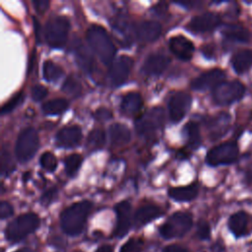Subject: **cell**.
Masks as SVG:
<instances>
[{
  "label": "cell",
  "mask_w": 252,
  "mask_h": 252,
  "mask_svg": "<svg viewBox=\"0 0 252 252\" xmlns=\"http://www.w3.org/2000/svg\"><path fill=\"white\" fill-rule=\"evenodd\" d=\"M92 207L93 204L87 200L74 203L67 207L60 215L62 230L71 236L80 234L85 226Z\"/></svg>",
  "instance_id": "1"
},
{
  "label": "cell",
  "mask_w": 252,
  "mask_h": 252,
  "mask_svg": "<svg viewBox=\"0 0 252 252\" xmlns=\"http://www.w3.org/2000/svg\"><path fill=\"white\" fill-rule=\"evenodd\" d=\"M86 35L90 47L99 60L105 65L111 63L116 52V47L106 30L99 25H92L87 30Z\"/></svg>",
  "instance_id": "2"
},
{
  "label": "cell",
  "mask_w": 252,
  "mask_h": 252,
  "mask_svg": "<svg viewBox=\"0 0 252 252\" xmlns=\"http://www.w3.org/2000/svg\"><path fill=\"white\" fill-rule=\"evenodd\" d=\"M39 225V219L34 213L20 215L5 228V237L9 241L18 242L32 233Z\"/></svg>",
  "instance_id": "3"
},
{
  "label": "cell",
  "mask_w": 252,
  "mask_h": 252,
  "mask_svg": "<svg viewBox=\"0 0 252 252\" xmlns=\"http://www.w3.org/2000/svg\"><path fill=\"white\" fill-rule=\"evenodd\" d=\"M70 30L69 20L64 16L50 18L44 28V36L47 44L52 48H61L65 45Z\"/></svg>",
  "instance_id": "4"
},
{
  "label": "cell",
  "mask_w": 252,
  "mask_h": 252,
  "mask_svg": "<svg viewBox=\"0 0 252 252\" xmlns=\"http://www.w3.org/2000/svg\"><path fill=\"white\" fill-rule=\"evenodd\" d=\"M193 223L192 215L186 212H176L159 226V234L166 238L182 237L191 228Z\"/></svg>",
  "instance_id": "5"
},
{
  "label": "cell",
  "mask_w": 252,
  "mask_h": 252,
  "mask_svg": "<svg viewBox=\"0 0 252 252\" xmlns=\"http://www.w3.org/2000/svg\"><path fill=\"white\" fill-rule=\"evenodd\" d=\"M39 146L37 132L28 127L24 129L18 136L15 146V155L19 161L25 162L30 160L36 153Z\"/></svg>",
  "instance_id": "6"
},
{
  "label": "cell",
  "mask_w": 252,
  "mask_h": 252,
  "mask_svg": "<svg viewBox=\"0 0 252 252\" xmlns=\"http://www.w3.org/2000/svg\"><path fill=\"white\" fill-rule=\"evenodd\" d=\"M244 92L243 84L238 81L222 82L213 90V100L219 105L231 104L240 99Z\"/></svg>",
  "instance_id": "7"
},
{
  "label": "cell",
  "mask_w": 252,
  "mask_h": 252,
  "mask_svg": "<svg viewBox=\"0 0 252 252\" xmlns=\"http://www.w3.org/2000/svg\"><path fill=\"white\" fill-rule=\"evenodd\" d=\"M237 145L234 142H226L212 148L206 156V161L212 166L230 164L237 159Z\"/></svg>",
  "instance_id": "8"
},
{
  "label": "cell",
  "mask_w": 252,
  "mask_h": 252,
  "mask_svg": "<svg viewBox=\"0 0 252 252\" xmlns=\"http://www.w3.org/2000/svg\"><path fill=\"white\" fill-rule=\"evenodd\" d=\"M163 122L164 111L161 107L156 106L139 117L135 122V126L139 135L147 136L160 128Z\"/></svg>",
  "instance_id": "9"
},
{
  "label": "cell",
  "mask_w": 252,
  "mask_h": 252,
  "mask_svg": "<svg viewBox=\"0 0 252 252\" xmlns=\"http://www.w3.org/2000/svg\"><path fill=\"white\" fill-rule=\"evenodd\" d=\"M133 66V59L126 55L119 56L110 66L109 69V79L111 85L114 87H119L123 85L130 74Z\"/></svg>",
  "instance_id": "10"
},
{
  "label": "cell",
  "mask_w": 252,
  "mask_h": 252,
  "mask_svg": "<svg viewBox=\"0 0 252 252\" xmlns=\"http://www.w3.org/2000/svg\"><path fill=\"white\" fill-rule=\"evenodd\" d=\"M192 97L186 93L174 94L168 101L169 117L173 122H179L191 106Z\"/></svg>",
  "instance_id": "11"
},
{
  "label": "cell",
  "mask_w": 252,
  "mask_h": 252,
  "mask_svg": "<svg viewBox=\"0 0 252 252\" xmlns=\"http://www.w3.org/2000/svg\"><path fill=\"white\" fill-rule=\"evenodd\" d=\"M224 78H225V74L222 70L212 69L195 78L191 82L190 86L193 90H196V91H205L209 89L214 90L220 83L224 82Z\"/></svg>",
  "instance_id": "12"
},
{
  "label": "cell",
  "mask_w": 252,
  "mask_h": 252,
  "mask_svg": "<svg viewBox=\"0 0 252 252\" xmlns=\"http://www.w3.org/2000/svg\"><path fill=\"white\" fill-rule=\"evenodd\" d=\"M116 213V226L114 235L116 237H123L127 234L131 226V204L124 200L115 205Z\"/></svg>",
  "instance_id": "13"
},
{
  "label": "cell",
  "mask_w": 252,
  "mask_h": 252,
  "mask_svg": "<svg viewBox=\"0 0 252 252\" xmlns=\"http://www.w3.org/2000/svg\"><path fill=\"white\" fill-rule=\"evenodd\" d=\"M220 24V18L218 14L207 12L199 16H195L190 20L187 28L194 32H205L216 29Z\"/></svg>",
  "instance_id": "14"
},
{
  "label": "cell",
  "mask_w": 252,
  "mask_h": 252,
  "mask_svg": "<svg viewBox=\"0 0 252 252\" xmlns=\"http://www.w3.org/2000/svg\"><path fill=\"white\" fill-rule=\"evenodd\" d=\"M228 228L236 237L247 235L252 228L251 216L243 211L231 215L228 220Z\"/></svg>",
  "instance_id": "15"
},
{
  "label": "cell",
  "mask_w": 252,
  "mask_h": 252,
  "mask_svg": "<svg viewBox=\"0 0 252 252\" xmlns=\"http://www.w3.org/2000/svg\"><path fill=\"white\" fill-rule=\"evenodd\" d=\"M169 48L177 58L183 61L190 60L195 50L193 42L184 35L172 36L169 39Z\"/></svg>",
  "instance_id": "16"
},
{
  "label": "cell",
  "mask_w": 252,
  "mask_h": 252,
  "mask_svg": "<svg viewBox=\"0 0 252 252\" xmlns=\"http://www.w3.org/2000/svg\"><path fill=\"white\" fill-rule=\"evenodd\" d=\"M169 63V57L160 53H153L147 57L141 71L147 76H157L161 74L167 68Z\"/></svg>",
  "instance_id": "17"
},
{
  "label": "cell",
  "mask_w": 252,
  "mask_h": 252,
  "mask_svg": "<svg viewBox=\"0 0 252 252\" xmlns=\"http://www.w3.org/2000/svg\"><path fill=\"white\" fill-rule=\"evenodd\" d=\"M136 37L145 42L155 41L161 32V26L156 21H143L135 27Z\"/></svg>",
  "instance_id": "18"
},
{
  "label": "cell",
  "mask_w": 252,
  "mask_h": 252,
  "mask_svg": "<svg viewBox=\"0 0 252 252\" xmlns=\"http://www.w3.org/2000/svg\"><path fill=\"white\" fill-rule=\"evenodd\" d=\"M82 131L79 126H66L58 131L56 135V144L62 148H73L80 144Z\"/></svg>",
  "instance_id": "19"
},
{
  "label": "cell",
  "mask_w": 252,
  "mask_h": 252,
  "mask_svg": "<svg viewBox=\"0 0 252 252\" xmlns=\"http://www.w3.org/2000/svg\"><path fill=\"white\" fill-rule=\"evenodd\" d=\"M143 106V98L139 93H128L121 100L120 109L124 115L135 116Z\"/></svg>",
  "instance_id": "20"
},
{
  "label": "cell",
  "mask_w": 252,
  "mask_h": 252,
  "mask_svg": "<svg viewBox=\"0 0 252 252\" xmlns=\"http://www.w3.org/2000/svg\"><path fill=\"white\" fill-rule=\"evenodd\" d=\"M162 215L160 208L155 205H145L140 207L134 216L135 224L137 226H142L148 222L154 220L157 218H159Z\"/></svg>",
  "instance_id": "21"
},
{
  "label": "cell",
  "mask_w": 252,
  "mask_h": 252,
  "mask_svg": "<svg viewBox=\"0 0 252 252\" xmlns=\"http://www.w3.org/2000/svg\"><path fill=\"white\" fill-rule=\"evenodd\" d=\"M109 138L113 146L121 147L130 141L131 132L126 125L114 123L109 127Z\"/></svg>",
  "instance_id": "22"
},
{
  "label": "cell",
  "mask_w": 252,
  "mask_h": 252,
  "mask_svg": "<svg viewBox=\"0 0 252 252\" xmlns=\"http://www.w3.org/2000/svg\"><path fill=\"white\" fill-rule=\"evenodd\" d=\"M168 195L171 199L178 202H188L195 199L198 195V185L192 183L186 186L173 187L168 190Z\"/></svg>",
  "instance_id": "23"
},
{
  "label": "cell",
  "mask_w": 252,
  "mask_h": 252,
  "mask_svg": "<svg viewBox=\"0 0 252 252\" xmlns=\"http://www.w3.org/2000/svg\"><path fill=\"white\" fill-rule=\"evenodd\" d=\"M231 65L237 74L247 71L252 65V50L242 49L237 51L231 58Z\"/></svg>",
  "instance_id": "24"
},
{
  "label": "cell",
  "mask_w": 252,
  "mask_h": 252,
  "mask_svg": "<svg viewBox=\"0 0 252 252\" xmlns=\"http://www.w3.org/2000/svg\"><path fill=\"white\" fill-rule=\"evenodd\" d=\"M222 34L231 40L247 42L251 38V34L241 25H227L222 30Z\"/></svg>",
  "instance_id": "25"
},
{
  "label": "cell",
  "mask_w": 252,
  "mask_h": 252,
  "mask_svg": "<svg viewBox=\"0 0 252 252\" xmlns=\"http://www.w3.org/2000/svg\"><path fill=\"white\" fill-rule=\"evenodd\" d=\"M75 57L78 65L85 72H91L93 70V56L82 43L77 44L75 47Z\"/></svg>",
  "instance_id": "26"
},
{
  "label": "cell",
  "mask_w": 252,
  "mask_h": 252,
  "mask_svg": "<svg viewBox=\"0 0 252 252\" xmlns=\"http://www.w3.org/2000/svg\"><path fill=\"white\" fill-rule=\"evenodd\" d=\"M184 133H185L189 148L197 149L201 145L200 129H199V125L196 122L190 121L186 123L184 127Z\"/></svg>",
  "instance_id": "27"
},
{
  "label": "cell",
  "mask_w": 252,
  "mask_h": 252,
  "mask_svg": "<svg viewBox=\"0 0 252 252\" xmlns=\"http://www.w3.org/2000/svg\"><path fill=\"white\" fill-rule=\"evenodd\" d=\"M69 106L68 101L65 98L50 99L42 104V111L45 114L56 115L63 113Z\"/></svg>",
  "instance_id": "28"
},
{
  "label": "cell",
  "mask_w": 252,
  "mask_h": 252,
  "mask_svg": "<svg viewBox=\"0 0 252 252\" xmlns=\"http://www.w3.org/2000/svg\"><path fill=\"white\" fill-rule=\"evenodd\" d=\"M105 142V134L104 131L100 128L93 129L88 136L87 139V148L90 151H96L102 148Z\"/></svg>",
  "instance_id": "29"
},
{
  "label": "cell",
  "mask_w": 252,
  "mask_h": 252,
  "mask_svg": "<svg viewBox=\"0 0 252 252\" xmlns=\"http://www.w3.org/2000/svg\"><path fill=\"white\" fill-rule=\"evenodd\" d=\"M42 75L46 81L54 82L63 75V69L51 60H46L42 66Z\"/></svg>",
  "instance_id": "30"
},
{
  "label": "cell",
  "mask_w": 252,
  "mask_h": 252,
  "mask_svg": "<svg viewBox=\"0 0 252 252\" xmlns=\"http://www.w3.org/2000/svg\"><path fill=\"white\" fill-rule=\"evenodd\" d=\"M62 91L65 94L76 97V96H79L81 94L82 86L80 84V81L75 76L71 75V76H68L65 79V81L62 85Z\"/></svg>",
  "instance_id": "31"
},
{
  "label": "cell",
  "mask_w": 252,
  "mask_h": 252,
  "mask_svg": "<svg viewBox=\"0 0 252 252\" xmlns=\"http://www.w3.org/2000/svg\"><path fill=\"white\" fill-rule=\"evenodd\" d=\"M83 161V157L80 154H71L64 159L65 171L69 176L74 175L80 168Z\"/></svg>",
  "instance_id": "32"
},
{
  "label": "cell",
  "mask_w": 252,
  "mask_h": 252,
  "mask_svg": "<svg viewBox=\"0 0 252 252\" xmlns=\"http://www.w3.org/2000/svg\"><path fill=\"white\" fill-rule=\"evenodd\" d=\"M0 165H1V174L8 175L15 169L14 160L11 157L10 152L5 147L2 148L1 158H0Z\"/></svg>",
  "instance_id": "33"
},
{
  "label": "cell",
  "mask_w": 252,
  "mask_h": 252,
  "mask_svg": "<svg viewBox=\"0 0 252 252\" xmlns=\"http://www.w3.org/2000/svg\"><path fill=\"white\" fill-rule=\"evenodd\" d=\"M25 98V94L23 92H19L15 94L11 98H9L2 106H1V114H6L11 112L14 108H16Z\"/></svg>",
  "instance_id": "34"
},
{
  "label": "cell",
  "mask_w": 252,
  "mask_h": 252,
  "mask_svg": "<svg viewBox=\"0 0 252 252\" xmlns=\"http://www.w3.org/2000/svg\"><path fill=\"white\" fill-rule=\"evenodd\" d=\"M39 163L42 168L52 172L57 167V158L51 152H44L39 158Z\"/></svg>",
  "instance_id": "35"
},
{
  "label": "cell",
  "mask_w": 252,
  "mask_h": 252,
  "mask_svg": "<svg viewBox=\"0 0 252 252\" xmlns=\"http://www.w3.org/2000/svg\"><path fill=\"white\" fill-rule=\"evenodd\" d=\"M143 242L140 239L130 238L124 243L120 249V252H142Z\"/></svg>",
  "instance_id": "36"
},
{
  "label": "cell",
  "mask_w": 252,
  "mask_h": 252,
  "mask_svg": "<svg viewBox=\"0 0 252 252\" xmlns=\"http://www.w3.org/2000/svg\"><path fill=\"white\" fill-rule=\"evenodd\" d=\"M228 120V116L226 117H218L217 120L214 121V123H212V135L215 136V138H219L220 136L222 135L223 131L222 128L223 126H225V122Z\"/></svg>",
  "instance_id": "37"
},
{
  "label": "cell",
  "mask_w": 252,
  "mask_h": 252,
  "mask_svg": "<svg viewBox=\"0 0 252 252\" xmlns=\"http://www.w3.org/2000/svg\"><path fill=\"white\" fill-rule=\"evenodd\" d=\"M210 234H211V228L209 223L205 220H200L197 224V229H196V235L198 236V238L202 240H206L210 237Z\"/></svg>",
  "instance_id": "38"
},
{
  "label": "cell",
  "mask_w": 252,
  "mask_h": 252,
  "mask_svg": "<svg viewBox=\"0 0 252 252\" xmlns=\"http://www.w3.org/2000/svg\"><path fill=\"white\" fill-rule=\"evenodd\" d=\"M47 94H48L47 89L42 85H35L31 90L32 97L35 101H39V100L43 99L47 95Z\"/></svg>",
  "instance_id": "39"
},
{
  "label": "cell",
  "mask_w": 252,
  "mask_h": 252,
  "mask_svg": "<svg viewBox=\"0 0 252 252\" xmlns=\"http://www.w3.org/2000/svg\"><path fill=\"white\" fill-rule=\"evenodd\" d=\"M14 213L13 207L6 201H2L0 203V218L1 220H5L11 217Z\"/></svg>",
  "instance_id": "40"
},
{
  "label": "cell",
  "mask_w": 252,
  "mask_h": 252,
  "mask_svg": "<svg viewBox=\"0 0 252 252\" xmlns=\"http://www.w3.org/2000/svg\"><path fill=\"white\" fill-rule=\"evenodd\" d=\"M32 5L35 9V11L39 14H43L49 6V1L47 0H33Z\"/></svg>",
  "instance_id": "41"
},
{
  "label": "cell",
  "mask_w": 252,
  "mask_h": 252,
  "mask_svg": "<svg viewBox=\"0 0 252 252\" xmlns=\"http://www.w3.org/2000/svg\"><path fill=\"white\" fill-rule=\"evenodd\" d=\"M112 116V112L107 109V108H99L95 111L94 113V117L97 119V120H108L110 119Z\"/></svg>",
  "instance_id": "42"
},
{
  "label": "cell",
  "mask_w": 252,
  "mask_h": 252,
  "mask_svg": "<svg viewBox=\"0 0 252 252\" xmlns=\"http://www.w3.org/2000/svg\"><path fill=\"white\" fill-rule=\"evenodd\" d=\"M56 196V189L54 190V188H52L51 190H48L47 192H45L42 197H41V203L44 205H48L50 202H52V200L55 198Z\"/></svg>",
  "instance_id": "43"
},
{
  "label": "cell",
  "mask_w": 252,
  "mask_h": 252,
  "mask_svg": "<svg viewBox=\"0 0 252 252\" xmlns=\"http://www.w3.org/2000/svg\"><path fill=\"white\" fill-rule=\"evenodd\" d=\"M162 252H188V251L179 245L172 244V245H168V246L164 247Z\"/></svg>",
  "instance_id": "44"
},
{
  "label": "cell",
  "mask_w": 252,
  "mask_h": 252,
  "mask_svg": "<svg viewBox=\"0 0 252 252\" xmlns=\"http://www.w3.org/2000/svg\"><path fill=\"white\" fill-rule=\"evenodd\" d=\"M33 21V28H34V33H35V36H36V39H37V42H40V26H39V23L37 22V20L35 18L32 19Z\"/></svg>",
  "instance_id": "45"
},
{
  "label": "cell",
  "mask_w": 252,
  "mask_h": 252,
  "mask_svg": "<svg viewBox=\"0 0 252 252\" xmlns=\"http://www.w3.org/2000/svg\"><path fill=\"white\" fill-rule=\"evenodd\" d=\"M95 252H113V247L108 244L101 245L97 248V250Z\"/></svg>",
  "instance_id": "46"
},
{
  "label": "cell",
  "mask_w": 252,
  "mask_h": 252,
  "mask_svg": "<svg viewBox=\"0 0 252 252\" xmlns=\"http://www.w3.org/2000/svg\"><path fill=\"white\" fill-rule=\"evenodd\" d=\"M31 60L29 61V68H28V72H31L32 68V65H33V62H34V57H35V50L32 51V54H31Z\"/></svg>",
  "instance_id": "47"
},
{
  "label": "cell",
  "mask_w": 252,
  "mask_h": 252,
  "mask_svg": "<svg viewBox=\"0 0 252 252\" xmlns=\"http://www.w3.org/2000/svg\"><path fill=\"white\" fill-rule=\"evenodd\" d=\"M14 252H33L31 248H28V247H25V248H20Z\"/></svg>",
  "instance_id": "48"
}]
</instances>
